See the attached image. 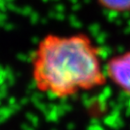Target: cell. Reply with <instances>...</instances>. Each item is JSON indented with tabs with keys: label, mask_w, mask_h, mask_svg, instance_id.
Listing matches in <instances>:
<instances>
[{
	"label": "cell",
	"mask_w": 130,
	"mask_h": 130,
	"mask_svg": "<svg viewBox=\"0 0 130 130\" xmlns=\"http://www.w3.org/2000/svg\"><path fill=\"white\" fill-rule=\"evenodd\" d=\"M103 9L112 13L124 14L130 12V0H96Z\"/></svg>",
	"instance_id": "cell-3"
},
{
	"label": "cell",
	"mask_w": 130,
	"mask_h": 130,
	"mask_svg": "<svg viewBox=\"0 0 130 130\" xmlns=\"http://www.w3.org/2000/svg\"><path fill=\"white\" fill-rule=\"evenodd\" d=\"M32 78L39 92L57 98L98 89L108 80L99 48L84 33L42 38L32 58Z\"/></svg>",
	"instance_id": "cell-1"
},
{
	"label": "cell",
	"mask_w": 130,
	"mask_h": 130,
	"mask_svg": "<svg viewBox=\"0 0 130 130\" xmlns=\"http://www.w3.org/2000/svg\"><path fill=\"white\" fill-rule=\"evenodd\" d=\"M104 69L107 78L130 98V48L108 59Z\"/></svg>",
	"instance_id": "cell-2"
}]
</instances>
